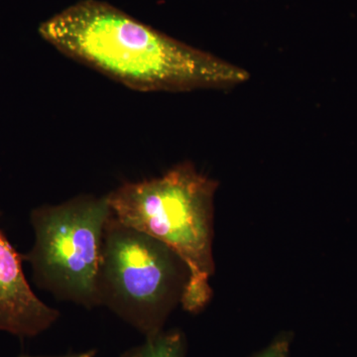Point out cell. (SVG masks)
Instances as JSON below:
<instances>
[{"instance_id":"obj_2","label":"cell","mask_w":357,"mask_h":357,"mask_svg":"<svg viewBox=\"0 0 357 357\" xmlns=\"http://www.w3.org/2000/svg\"><path fill=\"white\" fill-rule=\"evenodd\" d=\"M218 182L191 163L174 167L159 178L126 183L107 195L115 220L165 244L185 263L189 280L181 304L198 314L210 302L213 199Z\"/></svg>"},{"instance_id":"obj_4","label":"cell","mask_w":357,"mask_h":357,"mask_svg":"<svg viewBox=\"0 0 357 357\" xmlns=\"http://www.w3.org/2000/svg\"><path fill=\"white\" fill-rule=\"evenodd\" d=\"M110 215L107 196L77 197L35 208L31 213L35 243L26 258L38 285L84 307L100 305L98 271Z\"/></svg>"},{"instance_id":"obj_3","label":"cell","mask_w":357,"mask_h":357,"mask_svg":"<svg viewBox=\"0 0 357 357\" xmlns=\"http://www.w3.org/2000/svg\"><path fill=\"white\" fill-rule=\"evenodd\" d=\"M189 280L185 263L165 244L110 215L98 271L100 305L145 338L163 332Z\"/></svg>"},{"instance_id":"obj_5","label":"cell","mask_w":357,"mask_h":357,"mask_svg":"<svg viewBox=\"0 0 357 357\" xmlns=\"http://www.w3.org/2000/svg\"><path fill=\"white\" fill-rule=\"evenodd\" d=\"M60 314L35 295L26 280L21 256L0 231V332L36 337Z\"/></svg>"},{"instance_id":"obj_1","label":"cell","mask_w":357,"mask_h":357,"mask_svg":"<svg viewBox=\"0 0 357 357\" xmlns=\"http://www.w3.org/2000/svg\"><path fill=\"white\" fill-rule=\"evenodd\" d=\"M42 38L70 58L141 91L223 89L248 70L140 22L98 0H82L39 26Z\"/></svg>"},{"instance_id":"obj_8","label":"cell","mask_w":357,"mask_h":357,"mask_svg":"<svg viewBox=\"0 0 357 357\" xmlns=\"http://www.w3.org/2000/svg\"><path fill=\"white\" fill-rule=\"evenodd\" d=\"M96 349H89V351L79 352V354H68V356H56V357H96ZM25 357H34V356H25Z\"/></svg>"},{"instance_id":"obj_6","label":"cell","mask_w":357,"mask_h":357,"mask_svg":"<svg viewBox=\"0 0 357 357\" xmlns=\"http://www.w3.org/2000/svg\"><path fill=\"white\" fill-rule=\"evenodd\" d=\"M187 342L184 333L171 330L145 338L144 342L122 352L121 357H185Z\"/></svg>"},{"instance_id":"obj_7","label":"cell","mask_w":357,"mask_h":357,"mask_svg":"<svg viewBox=\"0 0 357 357\" xmlns=\"http://www.w3.org/2000/svg\"><path fill=\"white\" fill-rule=\"evenodd\" d=\"M292 338L293 335L290 333H281L252 357H290Z\"/></svg>"}]
</instances>
